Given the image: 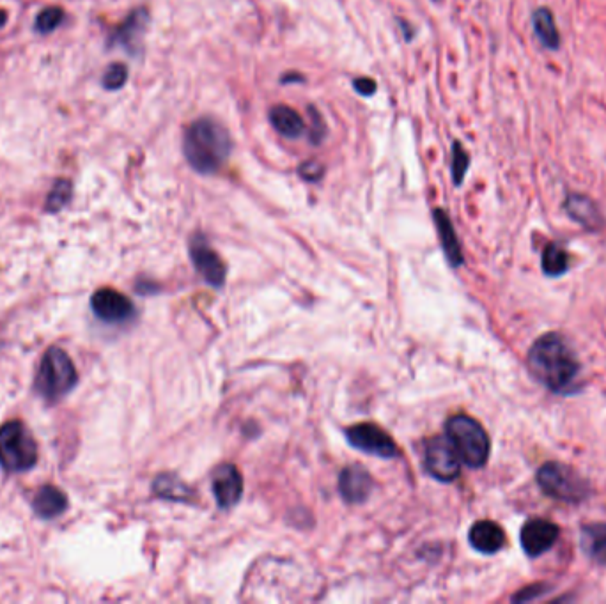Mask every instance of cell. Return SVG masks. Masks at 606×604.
Here are the masks:
<instances>
[{
  "instance_id": "cell-16",
  "label": "cell",
  "mask_w": 606,
  "mask_h": 604,
  "mask_svg": "<svg viewBox=\"0 0 606 604\" xmlns=\"http://www.w3.org/2000/svg\"><path fill=\"white\" fill-rule=\"evenodd\" d=\"M468 541L474 546V550L481 551L484 555H493L504 548L505 532L500 525L493 521H477L470 528Z\"/></svg>"
},
{
  "instance_id": "cell-2",
  "label": "cell",
  "mask_w": 606,
  "mask_h": 604,
  "mask_svg": "<svg viewBox=\"0 0 606 604\" xmlns=\"http://www.w3.org/2000/svg\"><path fill=\"white\" fill-rule=\"evenodd\" d=\"M231 135L213 117H199L183 135V153L188 165L199 174H217L231 156Z\"/></svg>"
},
{
  "instance_id": "cell-19",
  "label": "cell",
  "mask_w": 606,
  "mask_h": 604,
  "mask_svg": "<svg viewBox=\"0 0 606 604\" xmlns=\"http://www.w3.org/2000/svg\"><path fill=\"white\" fill-rule=\"evenodd\" d=\"M532 25L539 43L546 50H559L560 32L555 22V16L548 8H537L532 15Z\"/></svg>"
},
{
  "instance_id": "cell-10",
  "label": "cell",
  "mask_w": 606,
  "mask_h": 604,
  "mask_svg": "<svg viewBox=\"0 0 606 604\" xmlns=\"http://www.w3.org/2000/svg\"><path fill=\"white\" fill-rule=\"evenodd\" d=\"M190 256L194 261L197 272L201 273L204 280L211 286L220 287L226 280V264L217 252L210 247V243L202 236H195L190 243Z\"/></svg>"
},
{
  "instance_id": "cell-20",
  "label": "cell",
  "mask_w": 606,
  "mask_h": 604,
  "mask_svg": "<svg viewBox=\"0 0 606 604\" xmlns=\"http://www.w3.org/2000/svg\"><path fill=\"white\" fill-rule=\"evenodd\" d=\"M68 509V498L61 489L45 486L38 491L34 498V511L41 518L50 519L61 516Z\"/></svg>"
},
{
  "instance_id": "cell-17",
  "label": "cell",
  "mask_w": 606,
  "mask_h": 604,
  "mask_svg": "<svg viewBox=\"0 0 606 604\" xmlns=\"http://www.w3.org/2000/svg\"><path fill=\"white\" fill-rule=\"evenodd\" d=\"M270 123L275 128V132L280 133L286 139H300L305 133L302 116L288 105H275L270 110Z\"/></svg>"
},
{
  "instance_id": "cell-21",
  "label": "cell",
  "mask_w": 606,
  "mask_h": 604,
  "mask_svg": "<svg viewBox=\"0 0 606 604\" xmlns=\"http://www.w3.org/2000/svg\"><path fill=\"white\" fill-rule=\"evenodd\" d=\"M582 548L599 566H606V523H592L582 528Z\"/></svg>"
},
{
  "instance_id": "cell-29",
  "label": "cell",
  "mask_w": 606,
  "mask_h": 604,
  "mask_svg": "<svg viewBox=\"0 0 606 604\" xmlns=\"http://www.w3.org/2000/svg\"><path fill=\"white\" fill-rule=\"evenodd\" d=\"M298 176L309 183H316L325 176V165L318 160H307L298 165Z\"/></svg>"
},
{
  "instance_id": "cell-25",
  "label": "cell",
  "mask_w": 606,
  "mask_h": 604,
  "mask_svg": "<svg viewBox=\"0 0 606 604\" xmlns=\"http://www.w3.org/2000/svg\"><path fill=\"white\" fill-rule=\"evenodd\" d=\"M468 167H470V155H468L467 149L463 148L461 142H454L452 144V181L454 185L461 186L463 179L467 176Z\"/></svg>"
},
{
  "instance_id": "cell-26",
  "label": "cell",
  "mask_w": 606,
  "mask_h": 604,
  "mask_svg": "<svg viewBox=\"0 0 606 604\" xmlns=\"http://www.w3.org/2000/svg\"><path fill=\"white\" fill-rule=\"evenodd\" d=\"M64 9L57 8V6H50L45 8L38 16H36V22H34V29L39 34H50L54 32L57 27H61L64 22Z\"/></svg>"
},
{
  "instance_id": "cell-22",
  "label": "cell",
  "mask_w": 606,
  "mask_h": 604,
  "mask_svg": "<svg viewBox=\"0 0 606 604\" xmlns=\"http://www.w3.org/2000/svg\"><path fill=\"white\" fill-rule=\"evenodd\" d=\"M153 489L158 496L172 502H188L194 496V489L188 486L187 482L181 481L178 475L164 473L156 479Z\"/></svg>"
},
{
  "instance_id": "cell-34",
  "label": "cell",
  "mask_w": 606,
  "mask_h": 604,
  "mask_svg": "<svg viewBox=\"0 0 606 604\" xmlns=\"http://www.w3.org/2000/svg\"><path fill=\"white\" fill-rule=\"evenodd\" d=\"M8 24V13L4 9H0V29Z\"/></svg>"
},
{
  "instance_id": "cell-24",
  "label": "cell",
  "mask_w": 606,
  "mask_h": 604,
  "mask_svg": "<svg viewBox=\"0 0 606 604\" xmlns=\"http://www.w3.org/2000/svg\"><path fill=\"white\" fill-rule=\"evenodd\" d=\"M71 194H73V186H71L70 179H57L48 194L45 208L50 213L63 210L64 206L71 201Z\"/></svg>"
},
{
  "instance_id": "cell-28",
  "label": "cell",
  "mask_w": 606,
  "mask_h": 604,
  "mask_svg": "<svg viewBox=\"0 0 606 604\" xmlns=\"http://www.w3.org/2000/svg\"><path fill=\"white\" fill-rule=\"evenodd\" d=\"M309 112H311L312 121L309 139H311L312 146H321V142H323L328 135L327 123H325L323 116L319 114V110L314 109V107H309Z\"/></svg>"
},
{
  "instance_id": "cell-31",
  "label": "cell",
  "mask_w": 606,
  "mask_h": 604,
  "mask_svg": "<svg viewBox=\"0 0 606 604\" xmlns=\"http://www.w3.org/2000/svg\"><path fill=\"white\" fill-rule=\"evenodd\" d=\"M544 585H534V587H529V589L521 590L520 594H516L513 597L514 603H520V601H532V599H536L539 594H544V592H548V590H543Z\"/></svg>"
},
{
  "instance_id": "cell-3",
  "label": "cell",
  "mask_w": 606,
  "mask_h": 604,
  "mask_svg": "<svg viewBox=\"0 0 606 604\" xmlns=\"http://www.w3.org/2000/svg\"><path fill=\"white\" fill-rule=\"evenodd\" d=\"M447 438L458 452L459 459L468 468H482L490 457V438L484 427L468 415L452 417L447 426Z\"/></svg>"
},
{
  "instance_id": "cell-12",
  "label": "cell",
  "mask_w": 606,
  "mask_h": 604,
  "mask_svg": "<svg viewBox=\"0 0 606 604\" xmlns=\"http://www.w3.org/2000/svg\"><path fill=\"white\" fill-rule=\"evenodd\" d=\"M94 314L107 323H121L133 316V303L116 289H100L91 300Z\"/></svg>"
},
{
  "instance_id": "cell-7",
  "label": "cell",
  "mask_w": 606,
  "mask_h": 604,
  "mask_svg": "<svg viewBox=\"0 0 606 604\" xmlns=\"http://www.w3.org/2000/svg\"><path fill=\"white\" fill-rule=\"evenodd\" d=\"M426 468L442 482L456 481L461 473V459L447 436H436L426 445Z\"/></svg>"
},
{
  "instance_id": "cell-8",
  "label": "cell",
  "mask_w": 606,
  "mask_h": 604,
  "mask_svg": "<svg viewBox=\"0 0 606 604\" xmlns=\"http://www.w3.org/2000/svg\"><path fill=\"white\" fill-rule=\"evenodd\" d=\"M346 438L355 449L367 452V454L383 457V459L399 456L396 442L390 438V434L385 433L381 427L374 426V424H357V426L350 427L346 431Z\"/></svg>"
},
{
  "instance_id": "cell-23",
  "label": "cell",
  "mask_w": 606,
  "mask_h": 604,
  "mask_svg": "<svg viewBox=\"0 0 606 604\" xmlns=\"http://www.w3.org/2000/svg\"><path fill=\"white\" fill-rule=\"evenodd\" d=\"M569 256L559 243H550L543 252V272L548 277H560L568 272Z\"/></svg>"
},
{
  "instance_id": "cell-18",
  "label": "cell",
  "mask_w": 606,
  "mask_h": 604,
  "mask_svg": "<svg viewBox=\"0 0 606 604\" xmlns=\"http://www.w3.org/2000/svg\"><path fill=\"white\" fill-rule=\"evenodd\" d=\"M435 224L440 234V241H442L443 252L449 259V263L452 266H461L463 264V254H461V245H459L458 236L454 231V225H452L451 218L443 210H435Z\"/></svg>"
},
{
  "instance_id": "cell-15",
  "label": "cell",
  "mask_w": 606,
  "mask_h": 604,
  "mask_svg": "<svg viewBox=\"0 0 606 604\" xmlns=\"http://www.w3.org/2000/svg\"><path fill=\"white\" fill-rule=\"evenodd\" d=\"M564 210L576 224L582 225L587 231H601L605 227V218L599 211L598 204L587 195L569 194L564 201Z\"/></svg>"
},
{
  "instance_id": "cell-5",
  "label": "cell",
  "mask_w": 606,
  "mask_h": 604,
  "mask_svg": "<svg viewBox=\"0 0 606 604\" xmlns=\"http://www.w3.org/2000/svg\"><path fill=\"white\" fill-rule=\"evenodd\" d=\"M77 383V369L63 349L50 348L39 365L36 388L48 401H57Z\"/></svg>"
},
{
  "instance_id": "cell-6",
  "label": "cell",
  "mask_w": 606,
  "mask_h": 604,
  "mask_svg": "<svg viewBox=\"0 0 606 604\" xmlns=\"http://www.w3.org/2000/svg\"><path fill=\"white\" fill-rule=\"evenodd\" d=\"M38 461V445L22 422L0 427V465L8 472H27Z\"/></svg>"
},
{
  "instance_id": "cell-1",
  "label": "cell",
  "mask_w": 606,
  "mask_h": 604,
  "mask_svg": "<svg viewBox=\"0 0 606 604\" xmlns=\"http://www.w3.org/2000/svg\"><path fill=\"white\" fill-rule=\"evenodd\" d=\"M529 369L543 387L553 394H569L580 374V362L559 333L539 337L529 351Z\"/></svg>"
},
{
  "instance_id": "cell-33",
  "label": "cell",
  "mask_w": 606,
  "mask_h": 604,
  "mask_svg": "<svg viewBox=\"0 0 606 604\" xmlns=\"http://www.w3.org/2000/svg\"><path fill=\"white\" fill-rule=\"evenodd\" d=\"M397 22H399V27H401V32H403V34H404V39H406V41H410V39L413 38V27H410V25H408V22H406V20H403V22H401V20H397Z\"/></svg>"
},
{
  "instance_id": "cell-32",
  "label": "cell",
  "mask_w": 606,
  "mask_h": 604,
  "mask_svg": "<svg viewBox=\"0 0 606 604\" xmlns=\"http://www.w3.org/2000/svg\"><path fill=\"white\" fill-rule=\"evenodd\" d=\"M295 82H305V77L300 75L298 71H288V73H284L282 78H280V84H295Z\"/></svg>"
},
{
  "instance_id": "cell-30",
  "label": "cell",
  "mask_w": 606,
  "mask_h": 604,
  "mask_svg": "<svg viewBox=\"0 0 606 604\" xmlns=\"http://www.w3.org/2000/svg\"><path fill=\"white\" fill-rule=\"evenodd\" d=\"M353 89H355L360 96L369 98V96H373V94L376 93V82H374L373 78L369 77L355 78V80H353Z\"/></svg>"
},
{
  "instance_id": "cell-27",
  "label": "cell",
  "mask_w": 606,
  "mask_h": 604,
  "mask_svg": "<svg viewBox=\"0 0 606 604\" xmlns=\"http://www.w3.org/2000/svg\"><path fill=\"white\" fill-rule=\"evenodd\" d=\"M126 80H128V68H126L123 62H114L103 73L101 86H103V89H107V91H119V89H123V86H125Z\"/></svg>"
},
{
  "instance_id": "cell-4",
  "label": "cell",
  "mask_w": 606,
  "mask_h": 604,
  "mask_svg": "<svg viewBox=\"0 0 606 604\" xmlns=\"http://www.w3.org/2000/svg\"><path fill=\"white\" fill-rule=\"evenodd\" d=\"M537 484L544 495L566 504H580L591 496V484L571 466L546 463L537 470Z\"/></svg>"
},
{
  "instance_id": "cell-9",
  "label": "cell",
  "mask_w": 606,
  "mask_h": 604,
  "mask_svg": "<svg viewBox=\"0 0 606 604\" xmlns=\"http://www.w3.org/2000/svg\"><path fill=\"white\" fill-rule=\"evenodd\" d=\"M560 528L546 519H529L521 528V548L530 558L541 557L559 541Z\"/></svg>"
},
{
  "instance_id": "cell-14",
  "label": "cell",
  "mask_w": 606,
  "mask_h": 604,
  "mask_svg": "<svg viewBox=\"0 0 606 604\" xmlns=\"http://www.w3.org/2000/svg\"><path fill=\"white\" fill-rule=\"evenodd\" d=\"M213 495L222 509H229L240 502L243 495V479L234 465H222L213 477Z\"/></svg>"
},
{
  "instance_id": "cell-13",
  "label": "cell",
  "mask_w": 606,
  "mask_h": 604,
  "mask_svg": "<svg viewBox=\"0 0 606 604\" xmlns=\"http://www.w3.org/2000/svg\"><path fill=\"white\" fill-rule=\"evenodd\" d=\"M374 482L362 466H346L339 477V491L348 504H362L373 493Z\"/></svg>"
},
{
  "instance_id": "cell-11",
  "label": "cell",
  "mask_w": 606,
  "mask_h": 604,
  "mask_svg": "<svg viewBox=\"0 0 606 604\" xmlns=\"http://www.w3.org/2000/svg\"><path fill=\"white\" fill-rule=\"evenodd\" d=\"M149 13L146 8H139L126 16L125 22L110 34L109 47L125 48L130 54H137L142 38L148 31Z\"/></svg>"
}]
</instances>
